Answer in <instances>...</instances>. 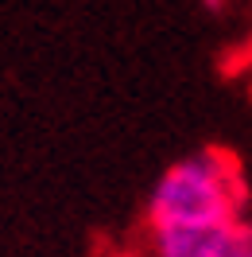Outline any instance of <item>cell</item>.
I'll list each match as a JSON object with an SVG mask.
<instances>
[{
	"mask_svg": "<svg viewBox=\"0 0 252 257\" xmlns=\"http://www.w3.org/2000/svg\"><path fill=\"white\" fill-rule=\"evenodd\" d=\"M233 257H252V222H236L233 230Z\"/></svg>",
	"mask_w": 252,
	"mask_h": 257,
	"instance_id": "3",
	"label": "cell"
},
{
	"mask_svg": "<svg viewBox=\"0 0 252 257\" xmlns=\"http://www.w3.org/2000/svg\"><path fill=\"white\" fill-rule=\"evenodd\" d=\"M233 226H148L144 257H233Z\"/></svg>",
	"mask_w": 252,
	"mask_h": 257,
	"instance_id": "2",
	"label": "cell"
},
{
	"mask_svg": "<svg viewBox=\"0 0 252 257\" xmlns=\"http://www.w3.org/2000/svg\"><path fill=\"white\" fill-rule=\"evenodd\" d=\"M206 4H210V8H218V4H221V0H206Z\"/></svg>",
	"mask_w": 252,
	"mask_h": 257,
	"instance_id": "4",
	"label": "cell"
},
{
	"mask_svg": "<svg viewBox=\"0 0 252 257\" xmlns=\"http://www.w3.org/2000/svg\"><path fill=\"white\" fill-rule=\"evenodd\" d=\"M244 210V179L229 152L202 148L174 160L148 199V226H233Z\"/></svg>",
	"mask_w": 252,
	"mask_h": 257,
	"instance_id": "1",
	"label": "cell"
}]
</instances>
